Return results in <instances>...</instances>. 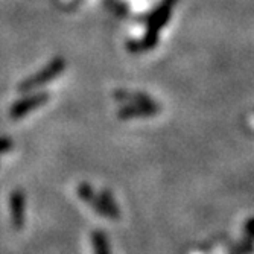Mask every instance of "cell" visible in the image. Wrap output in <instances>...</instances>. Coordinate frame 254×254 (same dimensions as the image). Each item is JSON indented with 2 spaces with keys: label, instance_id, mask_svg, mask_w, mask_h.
Returning <instances> with one entry per match:
<instances>
[{
  "label": "cell",
  "instance_id": "obj_4",
  "mask_svg": "<svg viewBox=\"0 0 254 254\" xmlns=\"http://www.w3.org/2000/svg\"><path fill=\"white\" fill-rule=\"evenodd\" d=\"M12 149V142L6 137H0V152H8Z\"/></svg>",
  "mask_w": 254,
  "mask_h": 254
},
{
  "label": "cell",
  "instance_id": "obj_2",
  "mask_svg": "<svg viewBox=\"0 0 254 254\" xmlns=\"http://www.w3.org/2000/svg\"><path fill=\"white\" fill-rule=\"evenodd\" d=\"M91 242H93V251L95 254H111L108 239L102 230H95L91 235Z\"/></svg>",
  "mask_w": 254,
  "mask_h": 254
},
{
  "label": "cell",
  "instance_id": "obj_3",
  "mask_svg": "<svg viewBox=\"0 0 254 254\" xmlns=\"http://www.w3.org/2000/svg\"><path fill=\"white\" fill-rule=\"evenodd\" d=\"M41 102V98H35V99H32V101H25V102H20V104H17L14 108H12V118H20V116H23V114H26L32 107H35V105H38Z\"/></svg>",
  "mask_w": 254,
  "mask_h": 254
},
{
  "label": "cell",
  "instance_id": "obj_1",
  "mask_svg": "<svg viewBox=\"0 0 254 254\" xmlns=\"http://www.w3.org/2000/svg\"><path fill=\"white\" fill-rule=\"evenodd\" d=\"M9 215L12 227L21 230L26 224V196L23 190L15 189L9 196Z\"/></svg>",
  "mask_w": 254,
  "mask_h": 254
}]
</instances>
